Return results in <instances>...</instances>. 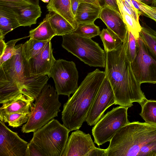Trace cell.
Masks as SVG:
<instances>
[{"instance_id":"1","label":"cell","mask_w":156,"mask_h":156,"mask_svg":"<svg viewBox=\"0 0 156 156\" xmlns=\"http://www.w3.org/2000/svg\"><path fill=\"white\" fill-rule=\"evenodd\" d=\"M128 32L122 44L117 49L105 52V72L115 96V105L130 107L136 102L140 105L147 99L132 69L127 53Z\"/></svg>"},{"instance_id":"2","label":"cell","mask_w":156,"mask_h":156,"mask_svg":"<svg viewBox=\"0 0 156 156\" xmlns=\"http://www.w3.org/2000/svg\"><path fill=\"white\" fill-rule=\"evenodd\" d=\"M107 156H156V126L129 122L110 141Z\"/></svg>"},{"instance_id":"3","label":"cell","mask_w":156,"mask_h":156,"mask_svg":"<svg viewBox=\"0 0 156 156\" xmlns=\"http://www.w3.org/2000/svg\"><path fill=\"white\" fill-rule=\"evenodd\" d=\"M105 72L98 69L88 73L77 89L63 106L61 119L70 131L79 129L105 78Z\"/></svg>"},{"instance_id":"4","label":"cell","mask_w":156,"mask_h":156,"mask_svg":"<svg viewBox=\"0 0 156 156\" xmlns=\"http://www.w3.org/2000/svg\"><path fill=\"white\" fill-rule=\"evenodd\" d=\"M22 44L15 46L16 55L0 66V96L9 100L22 93L21 87L30 76L27 61L22 53Z\"/></svg>"},{"instance_id":"5","label":"cell","mask_w":156,"mask_h":156,"mask_svg":"<svg viewBox=\"0 0 156 156\" xmlns=\"http://www.w3.org/2000/svg\"><path fill=\"white\" fill-rule=\"evenodd\" d=\"M61 103L55 89L47 84L35 99L27 122L21 128L23 133L34 132L58 116Z\"/></svg>"},{"instance_id":"6","label":"cell","mask_w":156,"mask_h":156,"mask_svg":"<svg viewBox=\"0 0 156 156\" xmlns=\"http://www.w3.org/2000/svg\"><path fill=\"white\" fill-rule=\"evenodd\" d=\"M70 131L54 119L34 132L30 141L44 156H62Z\"/></svg>"},{"instance_id":"7","label":"cell","mask_w":156,"mask_h":156,"mask_svg":"<svg viewBox=\"0 0 156 156\" xmlns=\"http://www.w3.org/2000/svg\"><path fill=\"white\" fill-rule=\"evenodd\" d=\"M62 47L90 66L105 68V53L92 40L72 32L62 36Z\"/></svg>"},{"instance_id":"8","label":"cell","mask_w":156,"mask_h":156,"mask_svg":"<svg viewBox=\"0 0 156 156\" xmlns=\"http://www.w3.org/2000/svg\"><path fill=\"white\" fill-rule=\"evenodd\" d=\"M128 107L121 106L108 112L94 125L92 130L94 143L99 146L109 141L122 126L129 123Z\"/></svg>"},{"instance_id":"9","label":"cell","mask_w":156,"mask_h":156,"mask_svg":"<svg viewBox=\"0 0 156 156\" xmlns=\"http://www.w3.org/2000/svg\"><path fill=\"white\" fill-rule=\"evenodd\" d=\"M50 77L54 81L55 89L58 95L69 97L78 88V72L75 63L72 61L56 60L50 71Z\"/></svg>"},{"instance_id":"10","label":"cell","mask_w":156,"mask_h":156,"mask_svg":"<svg viewBox=\"0 0 156 156\" xmlns=\"http://www.w3.org/2000/svg\"><path fill=\"white\" fill-rule=\"evenodd\" d=\"M137 43L136 55L131 62L134 75L140 84L156 83V57L140 36L137 40Z\"/></svg>"},{"instance_id":"11","label":"cell","mask_w":156,"mask_h":156,"mask_svg":"<svg viewBox=\"0 0 156 156\" xmlns=\"http://www.w3.org/2000/svg\"><path fill=\"white\" fill-rule=\"evenodd\" d=\"M115 103L111 85L105 77L87 114L85 122L90 126L96 124L106 110Z\"/></svg>"},{"instance_id":"12","label":"cell","mask_w":156,"mask_h":156,"mask_svg":"<svg viewBox=\"0 0 156 156\" xmlns=\"http://www.w3.org/2000/svg\"><path fill=\"white\" fill-rule=\"evenodd\" d=\"M28 144L0 121V156H27Z\"/></svg>"},{"instance_id":"13","label":"cell","mask_w":156,"mask_h":156,"mask_svg":"<svg viewBox=\"0 0 156 156\" xmlns=\"http://www.w3.org/2000/svg\"><path fill=\"white\" fill-rule=\"evenodd\" d=\"M51 40L46 44L36 56L27 61L30 76L37 77L47 75L56 60L52 53Z\"/></svg>"},{"instance_id":"14","label":"cell","mask_w":156,"mask_h":156,"mask_svg":"<svg viewBox=\"0 0 156 156\" xmlns=\"http://www.w3.org/2000/svg\"><path fill=\"white\" fill-rule=\"evenodd\" d=\"M95 147L90 134L78 129L69 137L62 156H87Z\"/></svg>"},{"instance_id":"15","label":"cell","mask_w":156,"mask_h":156,"mask_svg":"<svg viewBox=\"0 0 156 156\" xmlns=\"http://www.w3.org/2000/svg\"><path fill=\"white\" fill-rule=\"evenodd\" d=\"M99 18L107 28L115 33L123 41H124L128 29L120 13L105 5L102 7Z\"/></svg>"},{"instance_id":"16","label":"cell","mask_w":156,"mask_h":156,"mask_svg":"<svg viewBox=\"0 0 156 156\" xmlns=\"http://www.w3.org/2000/svg\"><path fill=\"white\" fill-rule=\"evenodd\" d=\"M35 99L21 94L17 97L3 104L0 108V115L14 113H30Z\"/></svg>"},{"instance_id":"17","label":"cell","mask_w":156,"mask_h":156,"mask_svg":"<svg viewBox=\"0 0 156 156\" xmlns=\"http://www.w3.org/2000/svg\"><path fill=\"white\" fill-rule=\"evenodd\" d=\"M102 7L91 3L82 2L78 7L74 17L77 24L94 23L99 18Z\"/></svg>"},{"instance_id":"18","label":"cell","mask_w":156,"mask_h":156,"mask_svg":"<svg viewBox=\"0 0 156 156\" xmlns=\"http://www.w3.org/2000/svg\"><path fill=\"white\" fill-rule=\"evenodd\" d=\"M20 26L14 9L0 5V39L3 40L7 33Z\"/></svg>"},{"instance_id":"19","label":"cell","mask_w":156,"mask_h":156,"mask_svg":"<svg viewBox=\"0 0 156 156\" xmlns=\"http://www.w3.org/2000/svg\"><path fill=\"white\" fill-rule=\"evenodd\" d=\"M14 10L20 26L30 27L32 25L35 24L42 13L39 5L33 4Z\"/></svg>"},{"instance_id":"20","label":"cell","mask_w":156,"mask_h":156,"mask_svg":"<svg viewBox=\"0 0 156 156\" xmlns=\"http://www.w3.org/2000/svg\"><path fill=\"white\" fill-rule=\"evenodd\" d=\"M47 8L48 11L54 12L62 16L75 30L76 29L77 24L72 12L71 0H50L47 5Z\"/></svg>"},{"instance_id":"21","label":"cell","mask_w":156,"mask_h":156,"mask_svg":"<svg viewBox=\"0 0 156 156\" xmlns=\"http://www.w3.org/2000/svg\"><path fill=\"white\" fill-rule=\"evenodd\" d=\"M48 77L47 75L37 77L31 76L22 86L21 88L22 93L35 99L47 84Z\"/></svg>"},{"instance_id":"22","label":"cell","mask_w":156,"mask_h":156,"mask_svg":"<svg viewBox=\"0 0 156 156\" xmlns=\"http://www.w3.org/2000/svg\"><path fill=\"white\" fill-rule=\"evenodd\" d=\"M46 17L57 36H62L73 32L74 28L63 17L53 11H49Z\"/></svg>"},{"instance_id":"23","label":"cell","mask_w":156,"mask_h":156,"mask_svg":"<svg viewBox=\"0 0 156 156\" xmlns=\"http://www.w3.org/2000/svg\"><path fill=\"white\" fill-rule=\"evenodd\" d=\"M56 35L45 17L36 28L29 31L30 38L40 41L51 40Z\"/></svg>"},{"instance_id":"24","label":"cell","mask_w":156,"mask_h":156,"mask_svg":"<svg viewBox=\"0 0 156 156\" xmlns=\"http://www.w3.org/2000/svg\"><path fill=\"white\" fill-rule=\"evenodd\" d=\"M99 35L102 41L105 52L116 49L123 42L119 36L108 28L103 29Z\"/></svg>"},{"instance_id":"25","label":"cell","mask_w":156,"mask_h":156,"mask_svg":"<svg viewBox=\"0 0 156 156\" xmlns=\"http://www.w3.org/2000/svg\"><path fill=\"white\" fill-rule=\"evenodd\" d=\"M48 41H40L30 38L22 45V53L25 59L28 61L37 55Z\"/></svg>"},{"instance_id":"26","label":"cell","mask_w":156,"mask_h":156,"mask_svg":"<svg viewBox=\"0 0 156 156\" xmlns=\"http://www.w3.org/2000/svg\"><path fill=\"white\" fill-rule=\"evenodd\" d=\"M140 105L141 117L145 122L156 126V101L146 99Z\"/></svg>"},{"instance_id":"27","label":"cell","mask_w":156,"mask_h":156,"mask_svg":"<svg viewBox=\"0 0 156 156\" xmlns=\"http://www.w3.org/2000/svg\"><path fill=\"white\" fill-rule=\"evenodd\" d=\"M140 36L150 51L156 57V31L142 22Z\"/></svg>"},{"instance_id":"28","label":"cell","mask_w":156,"mask_h":156,"mask_svg":"<svg viewBox=\"0 0 156 156\" xmlns=\"http://www.w3.org/2000/svg\"><path fill=\"white\" fill-rule=\"evenodd\" d=\"M30 113H14L1 115L0 119L8 123L9 126L17 128L27 122Z\"/></svg>"},{"instance_id":"29","label":"cell","mask_w":156,"mask_h":156,"mask_svg":"<svg viewBox=\"0 0 156 156\" xmlns=\"http://www.w3.org/2000/svg\"><path fill=\"white\" fill-rule=\"evenodd\" d=\"M73 32L81 36L91 38L99 35L101 31L99 27L93 23L78 24Z\"/></svg>"},{"instance_id":"30","label":"cell","mask_w":156,"mask_h":156,"mask_svg":"<svg viewBox=\"0 0 156 156\" xmlns=\"http://www.w3.org/2000/svg\"><path fill=\"white\" fill-rule=\"evenodd\" d=\"M135 7L137 5L142 14L156 22V0H153L151 5L144 4L139 0H131Z\"/></svg>"},{"instance_id":"31","label":"cell","mask_w":156,"mask_h":156,"mask_svg":"<svg viewBox=\"0 0 156 156\" xmlns=\"http://www.w3.org/2000/svg\"><path fill=\"white\" fill-rule=\"evenodd\" d=\"M128 29L134 35L137 40L140 36L141 28L140 23H138L131 16L124 12H120Z\"/></svg>"},{"instance_id":"32","label":"cell","mask_w":156,"mask_h":156,"mask_svg":"<svg viewBox=\"0 0 156 156\" xmlns=\"http://www.w3.org/2000/svg\"><path fill=\"white\" fill-rule=\"evenodd\" d=\"M26 37L13 39L6 43V47L2 56L0 57V66L5 62L11 58L13 56L16 54L17 49L15 45L16 43L21 39Z\"/></svg>"},{"instance_id":"33","label":"cell","mask_w":156,"mask_h":156,"mask_svg":"<svg viewBox=\"0 0 156 156\" xmlns=\"http://www.w3.org/2000/svg\"><path fill=\"white\" fill-rule=\"evenodd\" d=\"M127 53L130 62L134 59L137 51V40L132 33L128 30Z\"/></svg>"},{"instance_id":"34","label":"cell","mask_w":156,"mask_h":156,"mask_svg":"<svg viewBox=\"0 0 156 156\" xmlns=\"http://www.w3.org/2000/svg\"><path fill=\"white\" fill-rule=\"evenodd\" d=\"M27 156H44L43 153L34 143H28L27 151Z\"/></svg>"},{"instance_id":"35","label":"cell","mask_w":156,"mask_h":156,"mask_svg":"<svg viewBox=\"0 0 156 156\" xmlns=\"http://www.w3.org/2000/svg\"><path fill=\"white\" fill-rule=\"evenodd\" d=\"M87 156H107V149H101L96 147L92 149Z\"/></svg>"},{"instance_id":"36","label":"cell","mask_w":156,"mask_h":156,"mask_svg":"<svg viewBox=\"0 0 156 156\" xmlns=\"http://www.w3.org/2000/svg\"><path fill=\"white\" fill-rule=\"evenodd\" d=\"M0 3L16 5L32 4L27 0H0Z\"/></svg>"},{"instance_id":"37","label":"cell","mask_w":156,"mask_h":156,"mask_svg":"<svg viewBox=\"0 0 156 156\" xmlns=\"http://www.w3.org/2000/svg\"><path fill=\"white\" fill-rule=\"evenodd\" d=\"M83 2L82 0H71V9L74 17L80 4Z\"/></svg>"},{"instance_id":"38","label":"cell","mask_w":156,"mask_h":156,"mask_svg":"<svg viewBox=\"0 0 156 156\" xmlns=\"http://www.w3.org/2000/svg\"><path fill=\"white\" fill-rule=\"evenodd\" d=\"M106 5L116 11L120 13L116 0H104Z\"/></svg>"},{"instance_id":"39","label":"cell","mask_w":156,"mask_h":156,"mask_svg":"<svg viewBox=\"0 0 156 156\" xmlns=\"http://www.w3.org/2000/svg\"><path fill=\"white\" fill-rule=\"evenodd\" d=\"M6 47V43L3 39H0V57L4 53Z\"/></svg>"},{"instance_id":"40","label":"cell","mask_w":156,"mask_h":156,"mask_svg":"<svg viewBox=\"0 0 156 156\" xmlns=\"http://www.w3.org/2000/svg\"><path fill=\"white\" fill-rule=\"evenodd\" d=\"M84 2L91 3L100 6L97 0H82Z\"/></svg>"},{"instance_id":"41","label":"cell","mask_w":156,"mask_h":156,"mask_svg":"<svg viewBox=\"0 0 156 156\" xmlns=\"http://www.w3.org/2000/svg\"><path fill=\"white\" fill-rule=\"evenodd\" d=\"M31 4L36 5H39V0H27Z\"/></svg>"},{"instance_id":"42","label":"cell","mask_w":156,"mask_h":156,"mask_svg":"<svg viewBox=\"0 0 156 156\" xmlns=\"http://www.w3.org/2000/svg\"><path fill=\"white\" fill-rule=\"evenodd\" d=\"M143 3L146 4H151L152 3L153 0H139Z\"/></svg>"},{"instance_id":"43","label":"cell","mask_w":156,"mask_h":156,"mask_svg":"<svg viewBox=\"0 0 156 156\" xmlns=\"http://www.w3.org/2000/svg\"><path fill=\"white\" fill-rule=\"evenodd\" d=\"M99 2L100 6L102 7L105 5L104 0H97Z\"/></svg>"},{"instance_id":"44","label":"cell","mask_w":156,"mask_h":156,"mask_svg":"<svg viewBox=\"0 0 156 156\" xmlns=\"http://www.w3.org/2000/svg\"><path fill=\"white\" fill-rule=\"evenodd\" d=\"M41 0L43 2H44V3H48L50 1V0Z\"/></svg>"}]
</instances>
